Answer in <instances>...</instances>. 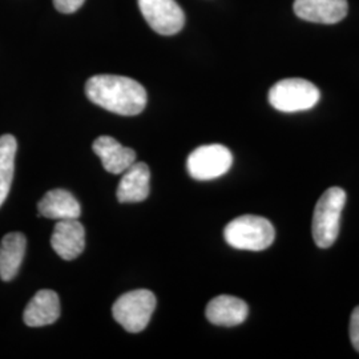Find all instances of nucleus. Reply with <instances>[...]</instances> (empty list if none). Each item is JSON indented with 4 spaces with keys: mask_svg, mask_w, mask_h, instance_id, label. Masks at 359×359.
Segmentation results:
<instances>
[{
    "mask_svg": "<svg viewBox=\"0 0 359 359\" xmlns=\"http://www.w3.org/2000/svg\"><path fill=\"white\" fill-rule=\"evenodd\" d=\"M86 95L92 103L121 116L142 114L147 90L133 79L117 75H96L86 83Z\"/></svg>",
    "mask_w": 359,
    "mask_h": 359,
    "instance_id": "obj_1",
    "label": "nucleus"
},
{
    "mask_svg": "<svg viewBox=\"0 0 359 359\" xmlns=\"http://www.w3.org/2000/svg\"><path fill=\"white\" fill-rule=\"evenodd\" d=\"M224 237L234 249L261 252L274 243L276 231L269 219L245 215L234 218L225 226Z\"/></svg>",
    "mask_w": 359,
    "mask_h": 359,
    "instance_id": "obj_2",
    "label": "nucleus"
},
{
    "mask_svg": "<svg viewBox=\"0 0 359 359\" xmlns=\"http://www.w3.org/2000/svg\"><path fill=\"white\" fill-rule=\"evenodd\" d=\"M345 204L346 193L338 187L327 189L318 200L313 215V238L318 248L326 249L335 243Z\"/></svg>",
    "mask_w": 359,
    "mask_h": 359,
    "instance_id": "obj_3",
    "label": "nucleus"
},
{
    "mask_svg": "<svg viewBox=\"0 0 359 359\" xmlns=\"http://www.w3.org/2000/svg\"><path fill=\"white\" fill-rule=\"evenodd\" d=\"M320 90L305 79H283L269 90V103L277 111L293 114L311 109L320 102Z\"/></svg>",
    "mask_w": 359,
    "mask_h": 359,
    "instance_id": "obj_4",
    "label": "nucleus"
},
{
    "mask_svg": "<svg viewBox=\"0 0 359 359\" xmlns=\"http://www.w3.org/2000/svg\"><path fill=\"white\" fill-rule=\"evenodd\" d=\"M156 309V297L151 290L137 289L117 298L112 316L129 333H140L151 321Z\"/></svg>",
    "mask_w": 359,
    "mask_h": 359,
    "instance_id": "obj_5",
    "label": "nucleus"
},
{
    "mask_svg": "<svg viewBox=\"0 0 359 359\" xmlns=\"http://www.w3.org/2000/svg\"><path fill=\"white\" fill-rule=\"evenodd\" d=\"M233 164L231 152L221 144L203 145L189 154L187 168L193 179L209 181L224 176Z\"/></svg>",
    "mask_w": 359,
    "mask_h": 359,
    "instance_id": "obj_6",
    "label": "nucleus"
},
{
    "mask_svg": "<svg viewBox=\"0 0 359 359\" xmlns=\"http://www.w3.org/2000/svg\"><path fill=\"white\" fill-rule=\"evenodd\" d=\"M142 16L154 32L170 36L185 25V13L176 0H137Z\"/></svg>",
    "mask_w": 359,
    "mask_h": 359,
    "instance_id": "obj_7",
    "label": "nucleus"
},
{
    "mask_svg": "<svg viewBox=\"0 0 359 359\" xmlns=\"http://www.w3.org/2000/svg\"><path fill=\"white\" fill-rule=\"evenodd\" d=\"M51 245L57 256L72 261L86 248V229L77 218L57 221L52 233Z\"/></svg>",
    "mask_w": 359,
    "mask_h": 359,
    "instance_id": "obj_8",
    "label": "nucleus"
},
{
    "mask_svg": "<svg viewBox=\"0 0 359 359\" xmlns=\"http://www.w3.org/2000/svg\"><path fill=\"white\" fill-rule=\"evenodd\" d=\"M347 0H295L294 13L311 23L335 25L346 18Z\"/></svg>",
    "mask_w": 359,
    "mask_h": 359,
    "instance_id": "obj_9",
    "label": "nucleus"
},
{
    "mask_svg": "<svg viewBox=\"0 0 359 359\" xmlns=\"http://www.w3.org/2000/svg\"><path fill=\"white\" fill-rule=\"evenodd\" d=\"M151 170L145 163H135L124 172L117 187L118 203H142L147 200L151 191Z\"/></svg>",
    "mask_w": 359,
    "mask_h": 359,
    "instance_id": "obj_10",
    "label": "nucleus"
},
{
    "mask_svg": "<svg viewBox=\"0 0 359 359\" xmlns=\"http://www.w3.org/2000/svg\"><path fill=\"white\" fill-rule=\"evenodd\" d=\"M93 152L102 160L104 169L114 175H121L136 163V152L123 147L111 136H100L93 142Z\"/></svg>",
    "mask_w": 359,
    "mask_h": 359,
    "instance_id": "obj_11",
    "label": "nucleus"
},
{
    "mask_svg": "<svg viewBox=\"0 0 359 359\" xmlns=\"http://www.w3.org/2000/svg\"><path fill=\"white\" fill-rule=\"evenodd\" d=\"M249 308L245 301L233 295H218L206 306V318L217 326L233 327L246 320Z\"/></svg>",
    "mask_w": 359,
    "mask_h": 359,
    "instance_id": "obj_12",
    "label": "nucleus"
},
{
    "mask_svg": "<svg viewBox=\"0 0 359 359\" xmlns=\"http://www.w3.org/2000/svg\"><path fill=\"white\" fill-rule=\"evenodd\" d=\"M60 317L59 295L50 289H43L34 295L25 310L23 320L29 327L52 325Z\"/></svg>",
    "mask_w": 359,
    "mask_h": 359,
    "instance_id": "obj_13",
    "label": "nucleus"
},
{
    "mask_svg": "<svg viewBox=\"0 0 359 359\" xmlns=\"http://www.w3.org/2000/svg\"><path fill=\"white\" fill-rule=\"evenodd\" d=\"M38 210L43 217L56 221L76 219L81 215L80 203L65 189H53L46 193L39 201Z\"/></svg>",
    "mask_w": 359,
    "mask_h": 359,
    "instance_id": "obj_14",
    "label": "nucleus"
},
{
    "mask_svg": "<svg viewBox=\"0 0 359 359\" xmlns=\"http://www.w3.org/2000/svg\"><path fill=\"white\" fill-rule=\"evenodd\" d=\"M27 240L25 234L13 231L3 237L0 243V278L11 281L20 269L26 255Z\"/></svg>",
    "mask_w": 359,
    "mask_h": 359,
    "instance_id": "obj_15",
    "label": "nucleus"
},
{
    "mask_svg": "<svg viewBox=\"0 0 359 359\" xmlns=\"http://www.w3.org/2000/svg\"><path fill=\"white\" fill-rule=\"evenodd\" d=\"M16 149L18 142L13 135L0 136V206L4 204L13 185Z\"/></svg>",
    "mask_w": 359,
    "mask_h": 359,
    "instance_id": "obj_16",
    "label": "nucleus"
},
{
    "mask_svg": "<svg viewBox=\"0 0 359 359\" xmlns=\"http://www.w3.org/2000/svg\"><path fill=\"white\" fill-rule=\"evenodd\" d=\"M86 0H53V6L59 13H74L84 4Z\"/></svg>",
    "mask_w": 359,
    "mask_h": 359,
    "instance_id": "obj_17",
    "label": "nucleus"
},
{
    "mask_svg": "<svg viewBox=\"0 0 359 359\" xmlns=\"http://www.w3.org/2000/svg\"><path fill=\"white\" fill-rule=\"evenodd\" d=\"M350 339L354 348L359 353V306L354 309L350 318Z\"/></svg>",
    "mask_w": 359,
    "mask_h": 359,
    "instance_id": "obj_18",
    "label": "nucleus"
}]
</instances>
